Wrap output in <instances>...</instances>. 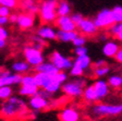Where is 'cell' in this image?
<instances>
[{
	"label": "cell",
	"instance_id": "6da1fadb",
	"mask_svg": "<svg viewBox=\"0 0 122 121\" xmlns=\"http://www.w3.org/2000/svg\"><path fill=\"white\" fill-rule=\"evenodd\" d=\"M26 114H27V108H26L25 101L15 96H11L5 99L0 108V117L7 120L24 118L25 116H27Z\"/></svg>",
	"mask_w": 122,
	"mask_h": 121
},
{
	"label": "cell",
	"instance_id": "7a4b0ae2",
	"mask_svg": "<svg viewBox=\"0 0 122 121\" xmlns=\"http://www.w3.org/2000/svg\"><path fill=\"white\" fill-rule=\"evenodd\" d=\"M59 0H43L39 3V18L44 23L56 22L58 14H57V5Z\"/></svg>",
	"mask_w": 122,
	"mask_h": 121
},
{
	"label": "cell",
	"instance_id": "3957f363",
	"mask_svg": "<svg viewBox=\"0 0 122 121\" xmlns=\"http://www.w3.org/2000/svg\"><path fill=\"white\" fill-rule=\"evenodd\" d=\"M85 87V81L83 79L79 80H74L71 82H66L62 85V91L69 97H73V98H79L83 96V91Z\"/></svg>",
	"mask_w": 122,
	"mask_h": 121
},
{
	"label": "cell",
	"instance_id": "277c9868",
	"mask_svg": "<svg viewBox=\"0 0 122 121\" xmlns=\"http://www.w3.org/2000/svg\"><path fill=\"white\" fill-rule=\"evenodd\" d=\"M93 114L98 117H113L122 114V104L110 105V104H98L93 107Z\"/></svg>",
	"mask_w": 122,
	"mask_h": 121
},
{
	"label": "cell",
	"instance_id": "5b68a950",
	"mask_svg": "<svg viewBox=\"0 0 122 121\" xmlns=\"http://www.w3.org/2000/svg\"><path fill=\"white\" fill-rule=\"evenodd\" d=\"M94 22L98 28H109L112 24H114V19L112 15L111 9H102L96 14Z\"/></svg>",
	"mask_w": 122,
	"mask_h": 121
},
{
	"label": "cell",
	"instance_id": "8992f818",
	"mask_svg": "<svg viewBox=\"0 0 122 121\" xmlns=\"http://www.w3.org/2000/svg\"><path fill=\"white\" fill-rule=\"evenodd\" d=\"M23 53H24V58L32 67H37L38 64L44 62V55L41 50L36 49L33 46H26L23 50Z\"/></svg>",
	"mask_w": 122,
	"mask_h": 121
},
{
	"label": "cell",
	"instance_id": "52a82bcc",
	"mask_svg": "<svg viewBox=\"0 0 122 121\" xmlns=\"http://www.w3.org/2000/svg\"><path fill=\"white\" fill-rule=\"evenodd\" d=\"M50 61L59 69L60 71H66L70 70L73 64L72 60L66 56H63L62 53H60L59 51H53L50 55Z\"/></svg>",
	"mask_w": 122,
	"mask_h": 121
},
{
	"label": "cell",
	"instance_id": "ba28073f",
	"mask_svg": "<svg viewBox=\"0 0 122 121\" xmlns=\"http://www.w3.org/2000/svg\"><path fill=\"white\" fill-rule=\"evenodd\" d=\"M76 27L79 28L80 32L85 36H94L98 32V27L96 26L94 20L86 19V18H84L81 22L77 23Z\"/></svg>",
	"mask_w": 122,
	"mask_h": 121
},
{
	"label": "cell",
	"instance_id": "9c48e42d",
	"mask_svg": "<svg viewBox=\"0 0 122 121\" xmlns=\"http://www.w3.org/2000/svg\"><path fill=\"white\" fill-rule=\"evenodd\" d=\"M21 80H22V75L19 73H11L10 71H3L2 75L0 76V86L5 85H16V84H21Z\"/></svg>",
	"mask_w": 122,
	"mask_h": 121
},
{
	"label": "cell",
	"instance_id": "30bf717a",
	"mask_svg": "<svg viewBox=\"0 0 122 121\" xmlns=\"http://www.w3.org/2000/svg\"><path fill=\"white\" fill-rule=\"evenodd\" d=\"M49 105H50V101L48 98H45L43 96H39L37 94H35L34 96H32L28 101V106L33 110H44V109L48 108Z\"/></svg>",
	"mask_w": 122,
	"mask_h": 121
},
{
	"label": "cell",
	"instance_id": "8fae6325",
	"mask_svg": "<svg viewBox=\"0 0 122 121\" xmlns=\"http://www.w3.org/2000/svg\"><path fill=\"white\" fill-rule=\"evenodd\" d=\"M16 24L21 30H30L34 26L35 24V18L34 14L32 13H27V12H23L20 13L18 15V21Z\"/></svg>",
	"mask_w": 122,
	"mask_h": 121
},
{
	"label": "cell",
	"instance_id": "7c38bea8",
	"mask_svg": "<svg viewBox=\"0 0 122 121\" xmlns=\"http://www.w3.org/2000/svg\"><path fill=\"white\" fill-rule=\"evenodd\" d=\"M56 25L59 27V30L63 31H76V24L73 22L70 15H61L58 16L56 20Z\"/></svg>",
	"mask_w": 122,
	"mask_h": 121
},
{
	"label": "cell",
	"instance_id": "4fadbf2b",
	"mask_svg": "<svg viewBox=\"0 0 122 121\" xmlns=\"http://www.w3.org/2000/svg\"><path fill=\"white\" fill-rule=\"evenodd\" d=\"M59 120L60 121H79L80 114L76 109L68 107V108L62 109L59 112Z\"/></svg>",
	"mask_w": 122,
	"mask_h": 121
},
{
	"label": "cell",
	"instance_id": "5bb4252c",
	"mask_svg": "<svg viewBox=\"0 0 122 121\" xmlns=\"http://www.w3.org/2000/svg\"><path fill=\"white\" fill-rule=\"evenodd\" d=\"M19 7L24 12L36 14L39 11V3L37 0H19Z\"/></svg>",
	"mask_w": 122,
	"mask_h": 121
},
{
	"label": "cell",
	"instance_id": "9a60e30c",
	"mask_svg": "<svg viewBox=\"0 0 122 121\" xmlns=\"http://www.w3.org/2000/svg\"><path fill=\"white\" fill-rule=\"evenodd\" d=\"M93 86H94L95 91H96V94H97V96H98L99 100L104 99L105 97H107L108 94H109L110 86H109V84H108V82H106V81L98 80L93 84Z\"/></svg>",
	"mask_w": 122,
	"mask_h": 121
},
{
	"label": "cell",
	"instance_id": "2e32d148",
	"mask_svg": "<svg viewBox=\"0 0 122 121\" xmlns=\"http://www.w3.org/2000/svg\"><path fill=\"white\" fill-rule=\"evenodd\" d=\"M37 36L45 40L57 39V31L49 25H41L37 30Z\"/></svg>",
	"mask_w": 122,
	"mask_h": 121
},
{
	"label": "cell",
	"instance_id": "e0dca14e",
	"mask_svg": "<svg viewBox=\"0 0 122 121\" xmlns=\"http://www.w3.org/2000/svg\"><path fill=\"white\" fill-rule=\"evenodd\" d=\"M35 70L37 71V72H43V73L49 74V75H52V76L60 71L51 61H47V62L44 61L41 64H38L37 67H35Z\"/></svg>",
	"mask_w": 122,
	"mask_h": 121
},
{
	"label": "cell",
	"instance_id": "ac0fdd59",
	"mask_svg": "<svg viewBox=\"0 0 122 121\" xmlns=\"http://www.w3.org/2000/svg\"><path fill=\"white\" fill-rule=\"evenodd\" d=\"M34 78H35L36 85L39 88H46L50 84L51 81H52V75L43 73V72H36Z\"/></svg>",
	"mask_w": 122,
	"mask_h": 121
},
{
	"label": "cell",
	"instance_id": "d6986e66",
	"mask_svg": "<svg viewBox=\"0 0 122 121\" xmlns=\"http://www.w3.org/2000/svg\"><path fill=\"white\" fill-rule=\"evenodd\" d=\"M120 49V46L117 42H114V40H109V42H106L102 47V53L106 57H114L116 53H118V50Z\"/></svg>",
	"mask_w": 122,
	"mask_h": 121
},
{
	"label": "cell",
	"instance_id": "ffe728a7",
	"mask_svg": "<svg viewBox=\"0 0 122 121\" xmlns=\"http://www.w3.org/2000/svg\"><path fill=\"white\" fill-rule=\"evenodd\" d=\"M79 35L76 31H63L58 30L57 31V39L62 42V43H70L73 42V39Z\"/></svg>",
	"mask_w": 122,
	"mask_h": 121
},
{
	"label": "cell",
	"instance_id": "44dd1931",
	"mask_svg": "<svg viewBox=\"0 0 122 121\" xmlns=\"http://www.w3.org/2000/svg\"><path fill=\"white\" fill-rule=\"evenodd\" d=\"M83 98L86 101H89V103H95V101H98V96L96 94V91L93 85L87 86V87H84L83 91Z\"/></svg>",
	"mask_w": 122,
	"mask_h": 121
},
{
	"label": "cell",
	"instance_id": "7402d4cb",
	"mask_svg": "<svg viewBox=\"0 0 122 121\" xmlns=\"http://www.w3.org/2000/svg\"><path fill=\"white\" fill-rule=\"evenodd\" d=\"M71 11H72L71 5L66 0H59L58 5H57V14H58V16H61V15H70Z\"/></svg>",
	"mask_w": 122,
	"mask_h": 121
},
{
	"label": "cell",
	"instance_id": "603a6c76",
	"mask_svg": "<svg viewBox=\"0 0 122 121\" xmlns=\"http://www.w3.org/2000/svg\"><path fill=\"white\" fill-rule=\"evenodd\" d=\"M30 64L27 61H16L12 64V70L15 73L23 74V73H27V71H30Z\"/></svg>",
	"mask_w": 122,
	"mask_h": 121
},
{
	"label": "cell",
	"instance_id": "cb8c5ba5",
	"mask_svg": "<svg viewBox=\"0 0 122 121\" xmlns=\"http://www.w3.org/2000/svg\"><path fill=\"white\" fill-rule=\"evenodd\" d=\"M38 89H39V87L36 84L35 85H22L19 89V94L22 96H26V97H32L37 93Z\"/></svg>",
	"mask_w": 122,
	"mask_h": 121
},
{
	"label": "cell",
	"instance_id": "d4e9b609",
	"mask_svg": "<svg viewBox=\"0 0 122 121\" xmlns=\"http://www.w3.org/2000/svg\"><path fill=\"white\" fill-rule=\"evenodd\" d=\"M73 62L77 63L84 70H86V69H88L89 67H91L92 61H91V58L88 57V55H83V56H76L75 60H74Z\"/></svg>",
	"mask_w": 122,
	"mask_h": 121
},
{
	"label": "cell",
	"instance_id": "484cf974",
	"mask_svg": "<svg viewBox=\"0 0 122 121\" xmlns=\"http://www.w3.org/2000/svg\"><path fill=\"white\" fill-rule=\"evenodd\" d=\"M108 84L112 88H120L122 86V75L113 74L108 79Z\"/></svg>",
	"mask_w": 122,
	"mask_h": 121
},
{
	"label": "cell",
	"instance_id": "4316f807",
	"mask_svg": "<svg viewBox=\"0 0 122 121\" xmlns=\"http://www.w3.org/2000/svg\"><path fill=\"white\" fill-rule=\"evenodd\" d=\"M62 84L59 82V81H57L56 79L52 76V81L50 82V84H49L48 86L46 88H44V89H46V91L48 92V93H50V94H55V93H57V92L60 89L61 87H62Z\"/></svg>",
	"mask_w": 122,
	"mask_h": 121
},
{
	"label": "cell",
	"instance_id": "83f0119b",
	"mask_svg": "<svg viewBox=\"0 0 122 121\" xmlns=\"http://www.w3.org/2000/svg\"><path fill=\"white\" fill-rule=\"evenodd\" d=\"M13 94V89L11 86L5 85V86H0V99H8L9 97H11Z\"/></svg>",
	"mask_w": 122,
	"mask_h": 121
},
{
	"label": "cell",
	"instance_id": "f1b7e54d",
	"mask_svg": "<svg viewBox=\"0 0 122 121\" xmlns=\"http://www.w3.org/2000/svg\"><path fill=\"white\" fill-rule=\"evenodd\" d=\"M93 72H94L95 76H97V78H104L105 75H107L110 72V68L107 64L102 67H97V68H94Z\"/></svg>",
	"mask_w": 122,
	"mask_h": 121
},
{
	"label": "cell",
	"instance_id": "f546056e",
	"mask_svg": "<svg viewBox=\"0 0 122 121\" xmlns=\"http://www.w3.org/2000/svg\"><path fill=\"white\" fill-rule=\"evenodd\" d=\"M111 11H112L114 22L121 23L122 22V5H114L111 9Z\"/></svg>",
	"mask_w": 122,
	"mask_h": 121
},
{
	"label": "cell",
	"instance_id": "4dcf8cb0",
	"mask_svg": "<svg viewBox=\"0 0 122 121\" xmlns=\"http://www.w3.org/2000/svg\"><path fill=\"white\" fill-rule=\"evenodd\" d=\"M83 73H84V69L82 68V67H80L77 63L73 62L71 69H70V74H71L72 76H77V78H79V76L83 75Z\"/></svg>",
	"mask_w": 122,
	"mask_h": 121
},
{
	"label": "cell",
	"instance_id": "1f68e13d",
	"mask_svg": "<svg viewBox=\"0 0 122 121\" xmlns=\"http://www.w3.org/2000/svg\"><path fill=\"white\" fill-rule=\"evenodd\" d=\"M21 84L22 85H35V78H34V75H30V74L22 75Z\"/></svg>",
	"mask_w": 122,
	"mask_h": 121
},
{
	"label": "cell",
	"instance_id": "d6a6232c",
	"mask_svg": "<svg viewBox=\"0 0 122 121\" xmlns=\"http://www.w3.org/2000/svg\"><path fill=\"white\" fill-rule=\"evenodd\" d=\"M0 5H5V7L10 8L11 10L18 8L19 0H0Z\"/></svg>",
	"mask_w": 122,
	"mask_h": 121
},
{
	"label": "cell",
	"instance_id": "836d02e7",
	"mask_svg": "<svg viewBox=\"0 0 122 121\" xmlns=\"http://www.w3.org/2000/svg\"><path fill=\"white\" fill-rule=\"evenodd\" d=\"M72 44L74 45V47H79V46H84L86 44V37L85 35H77L75 38L73 39Z\"/></svg>",
	"mask_w": 122,
	"mask_h": 121
},
{
	"label": "cell",
	"instance_id": "e575fe53",
	"mask_svg": "<svg viewBox=\"0 0 122 121\" xmlns=\"http://www.w3.org/2000/svg\"><path fill=\"white\" fill-rule=\"evenodd\" d=\"M33 47H35L36 49H39V50H41L44 48V46H45V39H43V38H41L39 36H35V37L33 38Z\"/></svg>",
	"mask_w": 122,
	"mask_h": 121
},
{
	"label": "cell",
	"instance_id": "d590c367",
	"mask_svg": "<svg viewBox=\"0 0 122 121\" xmlns=\"http://www.w3.org/2000/svg\"><path fill=\"white\" fill-rule=\"evenodd\" d=\"M53 78L56 79L57 81H59L61 84L66 83V80H68V75H66V72H63V71H59L58 73L53 75Z\"/></svg>",
	"mask_w": 122,
	"mask_h": 121
},
{
	"label": "cell",
	"instance_id": "8d00e7d4",
	"mask_svg": "<svg viewBox=\"0 0 122 121\" xmlns=\"http://www.w3.org/2000/svg\"><path fill=\"white\" fill-rule=\"evenodd\" d=\"M109 28H110V34L116 37V35H117V34L120 32V30H121V27H120V23H114V24H112Z\"/></svg>",
	"mask_w": 122,
	"mask_h": 121
},
{
	"label": "cell",
	"instance_id": "74e56055",
	"mask_svg": "<svg viewBox=\"0 0 122 121\" xmlns=\"http://www.w3.org/2000/svg\"><path fill=\"white\" fill-rule=\"evenodd\" d=\"M74 53L76 56H83V55H87V48L85 46H79L75 47L74 49Z\"/></svg>",
	"mask_w": 122,
	"mask_h": 121
},
{
	"label": "cell",
	"instance_id": "f35d334b",
	"mask_svg": "<svg viewBox=\"0 0 122 121\" xmlns=\"http://www.w3.org/2000/svg\"><path fill=\"white\" fill-rule=\"evenodd\" d=\"M11 14V9L5 5H0V16H9Z\"/></svg>",
	"mask_w": 122,
	"mask_h": 121
},
{
	"label": "cell",
	"instance_id": "ab89813d",
	"mask_svg": "<svg viewBox=\"0 0 122 121\" xmlns=\"http://www.w3.org/2000/svg\"><path fill=\"white\" fill-rule=\"evenodd\" d=\"M71 16V19L73 20V22L75 23V24H77V23H80L82 20L84 19V16L81 14V13H79V12H75V13H73V14H71L70 15Z\"/></svg>",
	"mask_w": 122,
	"mask_h": 121
},
{
	"label": "cell",
	"instance_id": "60d3db41",
	"mask_svg": "<svg viewBox=\"0 0 122 121\" xmlns=\"http://www.w3.org/2000/svg\"><path fill=\"white\" fill-rule=\"evenodd\" d=\"M9 37V32L5 30V26L0 25V39H7Z\"/></svg>",
	"mask_w": 122,
	"mask_h": 121
},
{
	"label": "cell",
	"instance_id": "b9f144b4",
	"mask_svg": "<svg viewBox=\"0 0 122 121\" xmlns=\"http://www.w3.org/2000/svg\"><path fill=\"white\" fill-rule=\"evenodd\" d=\"M10 20H9V16H0V25L1 26H5L7 24H9Z\"/></svg>",
	"mask_w": 122,
	"mask_h": 121
},
{
	"label": "cell",
	"instance_id": "7bdbcfd3",
	"mask_svg": "<svg viewBox=\"0 0 122 121\" xmlns=\"http://www.w3.org/2000/svg\"><path fill=\"white\" fill-rule=\"evenodd\" d=\"M114 58H116V60H117L118 62L122 64V48H121V47H120V49L118 50V53H116Z\"/></svg>",
	"mask_w": 122,
	"mask_h": 121
},
{
	"label": "cell",
	"instance_id": "ee69618b",
	"mask_svg": "<svg viewBox=\"0 0 122 121\" xmlns=\"http://www.w3.org/2000/svg\"><path fill=\"white\" fill-rule=\"evenodd\" d=\"M18 13H11L9 15V20H10V23H16L18 21Z\"/></svg>",
	"mask_w": 122,
	"mask_h": 121
},
{
	"label": "cell",
	"instance_id": "f6af8a7d",
	"mask_svg": "<svg viewBox=\"0 0 122 121\" xmlns=\"http://www.w3.org/2000/svg\"><path fill=\"white\" fill-rule=\"evenodd\" d=\"M102 66H106V61H105L104 59H100V60H98L97 62L94 63V68H97V67H102Z\"/></svg>",
	"mask_w": 122,
	"mask_h": 121
},
{
	"label": "cell",
	"instance_id": "bcb514c9",
	"mask_svg": "<svg viewBox=\"0 0 122 121\" xmlns=\"http://www.w3.org/2000/svg\"><path fill=\"white\" fill-rule=\"evenodd\" d=\"M120 27H121V26H120ZM116 38H117V39L119 40V42H121V43H122V28L120 30L119 33H118L117 35H116Z\"/></svg>",
	"mask_w": 122,
	"mask_h": 121
},
{
	"label": "cell",
	"instance_id": "7dc6e473",
	"mask_svg": "<svg viewBox=\"0 0 122 121\" xmlns=\"http://www.w3.org/2000/svg\"><path fill=\"white\" fill-rule=\"evenodd\" d=\"M5 45H7V42H5V39H0V49L5 48Z\"/></svg>",
	"mask_w": 122,
	"mask_h": 121
},
{
	"label": "cell",
	"instance_id": "c3c4849f",
	"mask_svg": "<svg viewBox=\"0 0 122 121\" xmlns=\"http://www.w3.org/2000/svg\"><path fill=\"white\" fill-rule=\"evenodd\" d=\"M107 39V36L106 35H104V34H102V35H100V40H106Z\"/></svg>",
	"mask_w": 122,
	"mask_h": 121
},
{
	"label": "cell",
	"instance_id": "681fc988",
	"mask_svg": "<svg viewBox=\"0 0 122 121\" xmlns=\"http://www.w3.org/2000/svg\"><path fill=\"white\" fill-rule=\"evenodd\" d=\"M2 72H3V70H2V68H1V67H0V76L2 75Z\"/></svg>",
	"mask_w": 122,
	"mask_h": 121
},
{
	"label": "cell",
	"instance_id": "f907efd6",
	"mask_svg": "<svg viewBox=\"0 0 122 121\" xmlns=\"http://www.w3.org/2000/svg\"><path fill=\"white\" fill-rule=\"evenodd\" d=\"M121 72H122V71H121Z\"/></svg>",
	"mask_w": 122,
	"mask_h": 121
}]
</instances>
